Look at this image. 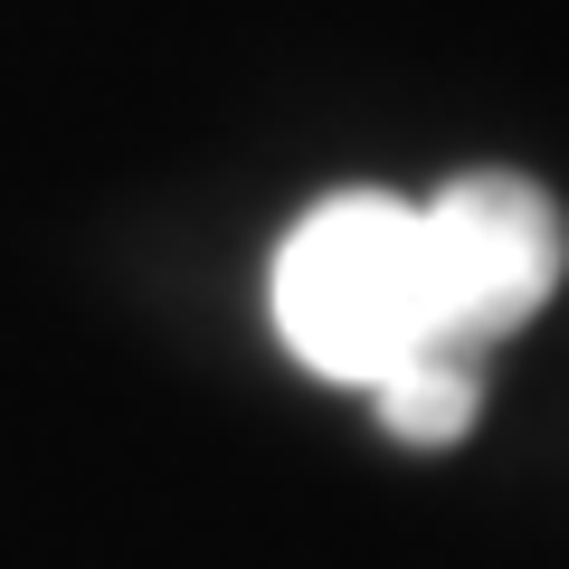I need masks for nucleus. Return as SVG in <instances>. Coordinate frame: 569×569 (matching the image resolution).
<instances>
[{
  "label": "nucleus",
  "mask_w": 569,
  "mask_h": 569,
  "mask_svg": "<svg viewBox=\"0 0 569 569\" xmlns=\"http://www.w3.org/2000/svg\"><path fill=\"white\" fill-rule=\"evenodd\" d=\"M266 313H276V342L313 380H351V389H380L399 361L437 351L418 200H389V190L313 200L266 266Z\"/></svg>",
  "instance_id": "f257e3e1"
},
{
  "label": "nucleus",
  "mask_w": 569,
  "mask_h": 569,
  "mask_svg": "<svg viewBox=\"0 0 569 569\" xmlns=\"http://www.w3.org/2000/svg\"><path fill=\"white\" fill-rule=\"evenodd\" d=\"M418 257L437 342L485 351L522 332L569 276V219L550 209L541 181L522 171H456L437 200H418Z\"/></svg>",
  "instance_id": "f03ea898"
},
{
  "label": "nucleus",
  "mask_w": 569,
  "mask_h": 569,
  "mask_svg": "<svg viewBox=\"0 0 569 569\" xmlns=\"http://www.w3.org/2000/svg\"><path fill=\"white\" fill-rule=\"evenodd\" d=\"M370 399H380V427L399 447H456L475 427V408H485V380H475V351L437 342V351H418V361H399Z\"/></svg>",
  "instance_id": "7ed1b4c3"
}]
</instances>
